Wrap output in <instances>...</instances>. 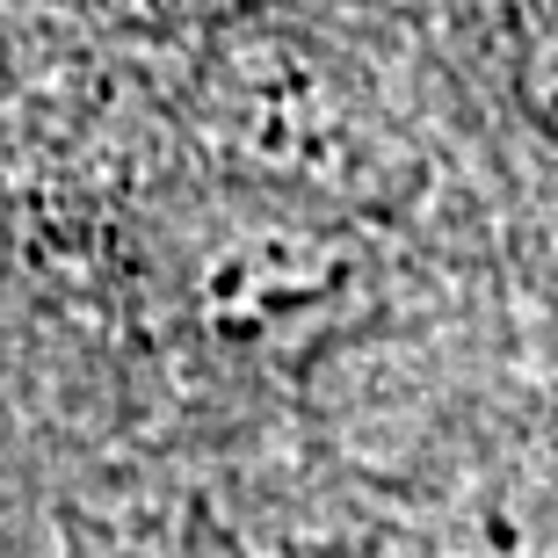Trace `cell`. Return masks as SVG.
<instances>
[{
    "mask_svg": "<svg viewBox=\"0 0 558 558\" xmlns=\"http://www.w3.org/2000/svg\"><path fill=\"white\" fill-rule=\"evenodd\" d=\"M515 298L196 160L8 29V486L226 494L371 363Z\"/></svg>",
    "mask_w": 558,
    "mask_h": 558,
    "instance_id": "1",
    "label": "cell"
},
{
    "mask_svg": "<svg viewBox=\"0 0 558 558\" xmlns=\"http://www.w3.org/2000/svg\"><path fill=\"white\" fill-rule=\"evenodd\" d=\"M8 558H269L196 486H8Z\"/></svg>",
    "mask_w": 558,
    "mask_h": 558,
    "instance_id": "5",
    "label": "cell"
},
{
    "mask_svg": "<svg viewBox=\"0 0 558 558\" xmlns=\"http://www.w3.org/2000/svg\"><path fill=\"white\" fill-rule=\"evenodd\" d=\"M442 65L558 305V0H385Z\"/></svg>",
    "mask_w": 558,
    "mask_h": 558,
    "instance_id": "4",
    "label": "cell"
},
{
    "mask_svg": "<svg viewBox=\"0 0 558 558\" xmlns=\"http://www.w3.org/2000/svg\"><path fill=\"white\" fill-rule=\"evenodd\" d=\"M196 160L544 298L500 174L428 44L385 0H8Z\"/></svg>",
    "mask_w": 558,
    "mask_h": 558,
    "instance_id": "2",
    "label": "cell"
},
{
    "mask_svg": "<svg viewBox=\"0 0 558 558\" xmlns=\"http://www.w3.org/2000/svg\"><path fill=\"white\" fill-rule=\"evenodd\" d=\"M210 500L269 558H558V305L407 341Z\"/></svg>",
    "mask_w": 558,
    "mask_h": 558,
    "instance_id": "3",
    "label": "cell"
}]
</instances>
